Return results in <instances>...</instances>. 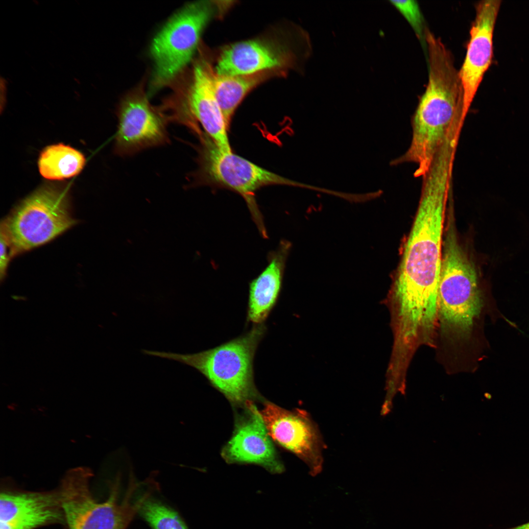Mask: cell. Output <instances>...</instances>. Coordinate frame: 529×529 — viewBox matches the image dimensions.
Instances as JSON below:
<instances>
[{
  "instance_id": "cell-6",
  "label": "cell",
  "mask_w": 529,
  "mask_h": 529,
  "mask_svg": "<svg viewBox=\"0 0 529 529\" xmlns=\"http://www.w3.org/2000/svg\"><path fill=\"white\" fill-rule=\"evenodd\" d=\"M228 5L220 1H195L187 5L168 22L151 47L155 64L153 88L172 83L180 75L192 58L204 28Z\"/></svg>"
},
{
  "instance_id": "cell-13",
  "label": "cell",
  "mask_w": 529,
  "mask_h": 529,
  "mask_svg": "<svg viewBox=\"0 0 529 529\" xmlns=\"http://www.w3.org/2000/svg\"><path fill=\"white\" fill-rule=\"evenodd\" d=\"M501 1L485 0L476 5V16L470 30L465 57L459 71L468 113L493 55V37Z\"/></svg>"
},
{
  "instance_id": "cell-18",
  "label": "cell",
  "mask_w": 529,
  "mask_h": 529,
  "mask_svg": "<svg viewBox=\"0 0 529 529\" xmlns=\"http://www.w3.org/2000/svg\"><path fill=\"white\" fill-rule=\"evenodd\" d=\"M85 163L79 151L63 144L48 146L41 152L38 166L40 174L49 180H62L78 174Z\"/></svg>"
},
{
  "instance_id": "cell-7",
  "label": "cell",
  "mask_w": 529,
  "mask_h": 529,
  "mask_svg": "<svg viewBox=\"0 0 529 529\" xmlns=\"http://www.w3.org/2000/svg\"><path fill=\"white\" fill-rule=\"evenodd\" d=\"M67 192L53 186L36 190L1 223L11 257L44 244L74 226Z\"/></svg>"
},
{
  "instance_id": "cell-8",
  "label": "cell",
  "mask_w": 529,
  "mask_h": 529,
  "mask_svg": "<svg viewBox=\"0 0 529 529\" xmlns=\"http://www.w3.org/2000/svg\"><path fill=\"white\" fill-rule=\"evenodd\" d=\"M312 51L308 33L292 27L285 33L262 36L225 48L217 60L216 72L243 75L269 71L286 73L302 67Z\"/></svg>"
},
{
  "instance_id": "cell-22",
  "label": "cell",
  "mask_w": 529,
  "mask_h": 529,
  "mask_svg": "<svg viewBox=\"0 0 529 529\" xmlns=\"http://www.w3.org/2000/svg\"><path fill=\"white\" fill-rule=\"evenodd\" d=\"M0 278L2 280L6 275L8 265L11 257L10 253L8 252V248H10V242L4 229L1 226H0Z\"/></svg>"
},
{
  "instance_id": "cell-19",
  "label": "cell",
  "mask_w": 529,
  "mask_h": 529,
  "mask_svg": "<svg viewBox=\"0 0 529 529\" xmlns=\"http://www.w3.org/2000/svg\"><path fill=\"white\" fill-rule=\"evenodd\" d=\"M139 512L152 529H188L175 511L149 497L143 503Z\"/></svg>"
},
{
  "instance_id": "cell-4",
  "label": "cell",
  "mask_w": 529,
  "mask_h": 529,
  "mask_svg": "<svg viewBox=\"0 0 529 529\" xmlns=\"http://www.w3.org/2000/svg\"><path fill=\"white\" fill-rule=\"evenodd\" d=\"M266 331L264 324L254 325L242 336L214 348L192 354L143 350L150 355L175 360L202 374L231 402L246 403L256 396L253 360Z\"/></svg>"
},
{
  "instance_id": "cell-9",
  "label": "cell",
  "mask_w": 529,
  "mask_h": 529,
  "mask_svg": "<svg viewBox=\"0 0 529 529\" xmlns=\"http://www.w3.org/2000/svg\"><path fill=\"white\" fill-rule=\"evenodd\" d=\"M210 62L200 57L194 63L188 82L176 91L161 109L169 121L183 124L197 133L200 125L221 150L231 152L227 126L216 98Z\"/></svg>"
},
{
  "instance_id": "cell-10",
  "label": "cell",
  "mask_w": 529,
  "mask_h": 529,
  "mask_svg": "<svg viewBox=\"0 0 529 529\" xmlns=\"http://www.w3.org/2000/svg\"><path fill=\"white\" fill-rule=\"evenodd\" d=\"M87 478L69 477L58 490L68 529H126L149 497L144 494L133 500V488L120 501L116 486L100 502L92 495Z\"/></svg>"
},
{
  "instance_id": "cell-20",
  "label": "cell",
  "mask_w": 529,
  "mask_h": 529,
  "mask_svg": "<svg viewBox=\"0 0 529 529\" xmlns=\"http://www.w3.org/2000/svg\"><path fill=\"white\" fill-rule=\"evenodd\" d=\"M54 524L66 526L62 508L16 517L8 521L0 522V529H36Z\"/></svg>"
},
{
  "instance_id": "cell-17",
  "label": "cell",
  "mask_w": 529,
  "mask_h": 529,
  "mask_svg": "<svg viewBox=\"0 0 529 529\" xmlns=\"http://www.w3.org/2000/svg\"><path fill=\"white\" fill-rule=\"evenodd\" d=\"M62 508L58 490L33 492L5 490L0 494V522L20 516Z\"/></svg>"
},
{
  "instance_id": "cell-23",
  "label": "cell",
  "mask_w": 529,
  "mask_h": 529,
  "mask_svg": "<svg viewBox=\"0 0 529 529\" xmlns=\"http://www.w3.org/2000/svg\"><path fill=\"white\" fill-rule=\"evenodd\" d=\"M505 529H529V522L522 524L521 525Z\"/></svg>"
},
{
  "instance_id": "cell-5",
  "label": "cell",
  "mask_w": 529,
  "mask_h": 529,
  "mask_svg": "<svg viewBox=\"0 0 529 529\" xmlns=\"http://www.w3.org/2000/svg\"><path fill=\"white\" fill-rule=\"evenodd\" d=\"M198 168L200 182L231 190L245 200L261 236L268 238L264 216L255 198V192L270 185L299 186L298 183L264 168L249 160L219 149L205 133L200 134Z\"/></svg>"
},
{
  "instance_id": "cell-12",
  "label": "cell",
  "mask_w": 529,
  "mask_h": 529,
  "mask_svg": "<svg viewBox=\"0 0 529 529\" xmlns=\"http://www.w3.org/2000/svg\"><path fill=\"white\" fill-rule=\"evenodd\" d=\"M261 414L271 438L306 463L311 475L320 473L325 445L316 424L306 411H289L267 402Z\"/></svg>"
},
{
  "instance_id": "cell-15",
  "label": "cell",
  "mask_w": 529,
  "mask_h": 529,
  "mask_svg": "<svg viewBox=\"0 0 529 529\" xmlns=\"http://www.w3.org/2000/svg\"><path fill=\"white\" fill-rule=\"evenodd\" d=\"M291 243L281 240L267 256L265 268L249 283L247 321L263 324L276 305L283 287L286 263Z\"/></svg>"
},
{
  "instance_id": "cell-21",
  "label": "cell",
  "mask_w": 529,
  "mask_h": 529,
  "mask_svg": "<svg viewBox=\"0 0 529 529\" xmlns=\"http://www.w3.org/2000/svg\"><path fill=\"white\" fill-rule=\"evenodd\" d=\"M394 5L405 17L420 41H425V26L423 17L420 7L415 0H391Z\"/></svg>"
},
{
  "instance_id": "cell-1",
  "label": "cell",
  "mask_w": 529,
  "mask_h": 529,
  "mask_svg": "<svg viewBox=\"0 0 529 529\" xmlns=\"http://www.w3.org/2000/svg\"><path fill=\"white\" fill-rule=\"evenodd\" d=\"M452 172L435 165L422 177L420 198L394 282V320L401 329L416 332L437 321L444 221Z\"/></svg>"
},
{
  "instance_id": "cell-2",
  "label": "cell",
  "mask_w": 529,
  "mask_h": 529,
  "mask_svg": "<svg viewBox=\"0 0 529 529\" xmlns=\"http://www.w3.org/2000/svg\"><path fill=\"white\" fill-rule=\"evenodd\" d=\"M428 83L412 118L410 143L393 163L415 164V177L425 174L456 123L467 114L451 51L443 45H434L428 48Z\"/></svg>"
},
{
  "instance_id": "cell-3",
  "label": "cell",
  "mask_w": 529,
  "mask_h": 529,
  "mask_svg": "<svg viewBox=\"0 0 529 529\" xmlns=\"http://www.w3.org/2000/svg\"><path fill=\"white\" fill-rule=\"evenodd\" d=\"M482 303L476 270L449 219L443 242L437 293V323L442 334L454 343L466 342Z\"/></svg>"
},
{
  "instance_id": "cell-16",
  "label": "cell",
  "mask_w": 529,
  "mask_h": 529,
  "mask_svg": "<svg viewBox=\"0 0 529 529\" xmlns=\"http://www.w3.org/2000/svg\"><path fill=\"white\" fill-rule=\"evenodd\" d=\"M286 73L269 71L253 74L226 75L212 73V83L216 98L229 127L232 117L245 96L254 88L266 80Z\"/></svg>"
},
{
  "instance_id": "cell-14",
  "label": "cell",
  "mask_w": 529,
  "mask_h": 529,
  "mask_svg": "<svg viewBox=\"0 0 529 529\" xmlns=\"http://www.w3.org/2000/svg\"><path fill=\"white\" fill-rule=\"evenodd\" d=\"M246 404V416L224 447L223 457L229 462L254 463L273 472H281L283 466L278 460L261 412L251 401Z\"/></svg>"
},
{
  "instance_id": "cell-11",
  "label": "cell",
  "mask_w": 529,
  "mask_h": 529,
  "mask_svg": "<svg viewBox=\"0 0 529 529\" xmlns=\"http://www.w3.org/2000/svg\"><path fill=\"white\" fill-rule=\"evenodd\" d=\"M118 123L115 152L130 156L150 148L167 144V117L149 102L142 86L121 100L118 110Z\"/></svg>"
}]
</instances>
